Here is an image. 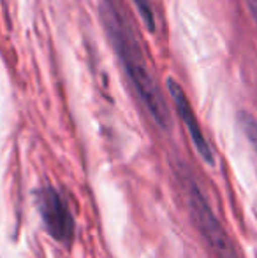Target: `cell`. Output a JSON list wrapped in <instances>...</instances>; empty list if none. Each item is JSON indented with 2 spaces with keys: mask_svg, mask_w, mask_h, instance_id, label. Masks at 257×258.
I'll return each instance as SVG.
<instances>
[{
  "mask_svg": "<svg viewBox=\"0 0 257 258\" xmlns=\"http://www.w3.org/2000/svg\"><path fill=\"white\" fill-rule=\"evenodd\" d=\"M102 21L108 35H110L111 46H113L117 56L120 58L125 74L132 83L136 93L139 95L141 102L161 128H168L169 109L166 105L164 95L159 90L157 83L151 78L144 54L141 51L130 27L122 20L113 6H108L106 9H102Z\"/></svg>",
  "mask_w": 257,
  "mask_h": 258,
  "instance_id": "cell-1",
  "label": "cell"
},
{
  "mask_svg": "<svg viewBox=\"0 0 257 258\" xmlns=\"http://www.w3.org/2000/svg\"><path fill=\"white\" fill-rule=\"evenodd\" d=\"M187 204H189L190 216L212 251L217 258H241L229 234L222 227L220 220L215 216L212 206L208 204L204 194L194 179H187Z\"/></svg>",
  "mask_w": 257,
  "mask_h": 258,
  "instance_id": "cell-2",
  "label": "cell"
},
{
  "mask_svg": "<svg viewBox=\"0 0 257 258\" xmlns=\"http://www.w3.org/2000/svg\"><path fill=\"white\" fill-rule=\"evenodd\" d=\"M37 206L42 218V225L55 241L65 246L72 244L76 232L74 216L67 202L53 186H44L37 191Z\"/></svg>",
  "mask_w": 257,
  "mask_h": 258,
  "instance_id": "cell-3",
  "label": "cell"
},
{
  "mask_svg": "<svg viewBox=\"0 0 257 258\" xmlns=\"http://www.w3.org/2000/svg\"><path fill=\"white\" fill-rule=\"evenodd\" d=\"M168 92H169V97H171L173 104H175V107H176V112H178L180 118H182L183 125L187 126V132H189V136H190V139H192L199 156H201L208 165H213L215 155H213L212 146H210L204 134H202V128L197 121V116H195L192 105H190L189 99H187L183 88L175 81V79H168Z\"/></svg>",
  "mask_w": 257,
  "mask_h": 258,
  "instance_id": "cell-4",
  "label": "cell"
},
{
  "mask_svg": "<svg viewBox=\"0 0 257 258\" xmlns=\"http://www.w3.org/2000/svg\"><path fill=\"white\" fill-rule=\"evenodd\" d=\"M238 121H240L241 130H243V134L247 136V139L250 141V144L254 146V150L257 153V121H255V118H252L248 112H240Z\"/></svg>",
  "mask_w": 257,
  "mask_h": 258,
  "instance_id": "cell-5",
  "label": "cell"
},
{
  "mask_svg": "<svg viewBox=\"0 0 257 258\" xmlns=\"http://www.w3.org/2000/svg\"><path fill=\"white\" fill-rule=\"evenodd\" d=\"M134 2H136V7H137V11H139V16L143 18L148 30L153 32L155 30V18H153V9H151L150 2H148V0H134Z\"/></svg>",
  "mask_w": 257,
  "mask_h": 258,
  "instance_id": "cell-6",
  "label": "cell"
},
{
  "mask_svg": "<svg viewBox=\"0 0 257 258\" xmlns=\"http://www.w3.org/2000/svg\"><path fill=\"white\" fill-rule=\"evenodd\" d=\"M245 2H247L248 11H250L252 18H254V21H255V25H257V0H245Z\"/></svg>",
  "mask_w": 257,
  "mask_h": 258,
  "instance_id": "cell-7",
  "label": "cell"
}]
</instances>
